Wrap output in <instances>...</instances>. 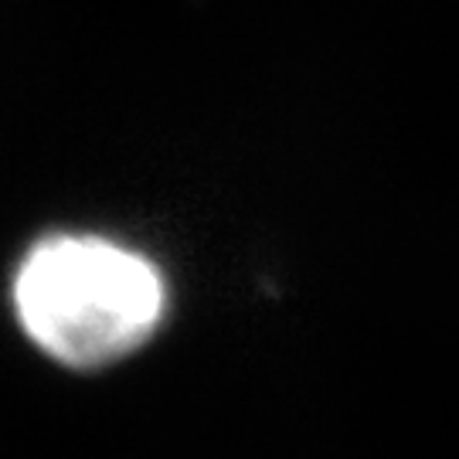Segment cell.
Listing matches in <instances>:
<instances>
[{
	"label": "cell",
	"instance_id": "cell-1",
	"mask_svg": "<svg viewBox=\"0 0 459 459\" xmlns=\"http://www.w3.org/2000/svg\"><path fill=\"white\" fill-rule=\"evenodd\" d=\"M164 307L157 265L102 235H51L14 276L24 333L72 368L126 358L157 330Z\"/></svg>",
	"mask_w": 459,
	"mask_h": 459
}]
</instances>
